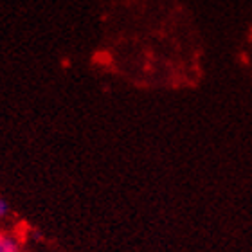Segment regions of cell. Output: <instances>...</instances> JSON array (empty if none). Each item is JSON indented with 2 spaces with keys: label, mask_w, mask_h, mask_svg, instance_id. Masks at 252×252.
Wrapping results in <instances>:
<instances>
[{
  "label": "cell",
  "mask_w": 252,
  "mask_h": 252,
  "mask_svg": "<svg viewBox=\"0 0 252 252\" xmlns=\"http://www.w3.org/2000/svg\"><path fill=\"white\" fill-rule=\"evenodd\" d=\"M202 40L180 0H110L105 9V51L110 68H169L200 72Z\"/></svg>",
  "instance_id": "obj_1"
},
{
  "label": "cell",
  "mask_w": 252,
  "mask_h": 252,
  "mask_svg": "<svg viewBox=\"0 0 252 252\" xmlns=\"http://www.w3.org/2000/svg\"><path fill=\"white\" fill-rule=\"evenodd\" d=\"M0 252H20V245L11 236L0 232Z\"/></svg>",
  "instance_id": "obj_2"
},
{
  "label": "cell",
  "mask_w": 252,
  "mask_h": 252,
  "mask_svg": "<svg viewBox=\"0 0 252 252\" xmlns=\"http://www.w3.org/2000/svg\"><path fill=\"white\" fill-rule=\"evenodd\" d=\"M7 213H9V205L4 198H0V218H4Z\"/></svg>",
  "instance_id": "obj_3"
}]
</instances>
